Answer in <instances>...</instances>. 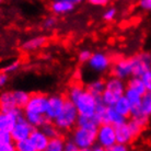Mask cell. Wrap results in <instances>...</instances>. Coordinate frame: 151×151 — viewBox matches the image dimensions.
I'll return each instance as SVG.
<instances>
[{"label":"cell","instance_id":"1","mask_svg":"<svg viewBox=\"0 0 151 151\" xmlns=\"http://www.w3.org/2000/svg\"><path fill=\"white\" fill-rule=\"evenodd\" d=\"M67 99L76 105L79 115L90 116L94 114L100 98L93 95L88 89H83L80 86H72L68 90Z\"/></svg>","mask_w":151,"mask_h":151},{"label":"cell","instance_id":"2","mask_svg":"<svg viewBox=\"0 0 151 151\" xmlns=\"http://www.w3.org/2000/svg\"><path fill=\"white\" fill-rule=\"evenodd\" d=\"M78 117H79V113L76 105L67 99L61 112L53 122L60 132H67L77 126Z\"/></svg>","mask_w":151,"mask_h":151},{"label":"cell","instance_id":"3","mask_svg":"<svg viewBox=\"0 0 151 151\" xmlns=\"http://www.w3.org/2000/svg\"><path fill=\"white\" fill-rule=\"evenodd\" d=\"M98 128H83L76 126L71 140L79 149H91L96 142Z\"/></svg>","mask_w":151,"mask_h":151},{"label":"cell","instance_id":"4","mask_svg":"<svg viewBox=\"0 0 151 151\" xmlns=\"http://www.w3.org/2000/svg\"><path fill=\"white\" fill-rule=\"evenodd\" d=\"M96 142L99 146L109 149L111 146L116 144V132H115V126L111 124L99 125L98 134H96Z\"/></svg>","mask_w":151,"mask_h":151},{"label":"cell","instance_id":"5","mask_svg":"<svg viewBox=\"0 0 151 151\" xmlns=\"http://www.w3.org/2000/svg\"><path fill=\"white\" fill-rule=\"evenodd\" d=\"M132 65V76L141 77L147 71L151 70V54L140 53L134 57H130Z\"/></svg>","mask_w":151,"mask_h":151},{"label":"cell","instance_id":"6","mask_svg":"<svg viewBox=\"0 0 151 151\" xmlns=\"http://www.w3.org/2000/svg\"><path fill=\"white\" fill-rule=\"evenodd\" d=\"M47 101L48 96L42 94V93H35L32 94L27 101L25 107L23 109V112L25 113H37L45 115L46 107H47Z\"/></svg>","mask_w":151,"mask_h":151},{"label":"cell","instance_id":"7","mask_svg":"<svg viewBox=\"0 0 151 151\" xmlns=\"http://www.w3.org/2000/svg\"><path fill=\"white\" fill-rule=\"evenodd\" d=\"M35 127H33L32 125L27 121V118L24 116L20 117L14 124L13 128L11 129V136L13 141H20L23 139H29L31 136L32 132L34 130Z\"/></svg>","mask_w":151,"mask_h":151},{"label":"cell","instance_id":"8","mask_svg":"<svg viewBox=\"0 0 151 151\" xmlns=\"http://www.w3.org/2000/svg\"><path fill=\"white\" fill-rule=\"evenodd\" d=\"M67 99H65L63 95L59 94H54L48 96V101H47V107H46V117L47 119L53 122L56 118L59 113L61 112L63 107L65 105Z\"/></svg>","mask_w":151,"mask_h":151},{"label":"cell","instance_id":"9","mask_svg":"<svg viewBox=\"0 0 151 151\" xmlns=\"http://www.w3.org/2000/svg\"><path fill=\"white\" fill-rule=\"evenodd\" d=\"M89 68L94 72H104L111 67V58L104 53H92L87 63Z\"/></svg>","mask_w":151,"mask_h":151},{"label":"cell","instance_id":"10","mask_svg":"<svg viewBox=\"0 0 151 151\" xmlns=\"http://www.w3.org/2000/svg\"><path fill=\"white\" fill-rule=\"evenodd\" d=\"M112 76L119 79H129L132 76V65L130 58H121L113 65Z\"/></svg>","mask_w":151,"mask_h":151},{"label":"cell","instance_id":"11","mask_svg":"<svg viewBox=\"0 0 151 151\" xmlns=\"http://www.w3.org/2000/svg\"><path fill=\"white\" fill-rule=\"evenodd\" d=\"M22 116H24V113L21 109H17L12 112H1L0 111V130L11 132L17 121Z\"/></svg>","mask_w":151,"mask_h":151},{"label":"cell","instance_id":"12","mask_svg":"<svg viewBox=\"0 0 151 151\" xmlns=\"http://www.w3.org/2000/svg\"><path fill=\"white\" fill-rule=\"evenodd\" d=\"M29 139L34 146L36 151H45L49 141V138L41 128H34Z\"/></svg>","mask_w":151,"mask_h":151},{"label":"cell","instance_id":"13","mask_svg":"<svg viewBox=\"0 0 151 151\" xmlns=\"http://www.w3.org/2000/svg\"><path fill=\"white\" fill-rule=\"evenodd\" d=\"M126 88H127V84L125 83L124 80L119 79L117 77H114V76H112L110 79H107L105 81V90L110 91L117 96L124 95Z\"/></svg>","mask_w":151,"mask_h":151},{"label":"cell","instance_id":"14","mask_svg":"<svg viewBox=\"0 0 151 151\" xmlns=\"http://www.w3.org/2000/svg\"><path fill=\"white\" fill-rule=\"evenodd\" d=\"M115 132H116V141L119 144L128 145L135 139L127 122L115 126Z\"/></svg>","mask_w":151,"mask_h":151},{"label":"cell","instance_id":"15","mask_svg":"<svg viewBox=\"0 0 151 151\" xmlns=\"http://www.w3.org/2000/svg\"><path fill=\"white\" fill-rule=\"evenodd\" d=\"M19 109L15 102L13 91H4L0 94V111L1 112H12Z\"/></svg>","mask_w":151,"mask_h":151},{"label":"cell","instance_id":"16","mask_svg":"<svg viewBox=\"0 0 151 151\" xmlns=\"http://www.w3.org/2000/svg\"><path fill=\"white\" fill-rule=\"evenodd\" d=\"M76 4L69 2L67 0H53L52 4L49 6L50 11L56 15L67 14L69 12L73 11Z\"/></svg>","mask_w":151,"mask_h":151},{"label":"cell","instance_id":"17","mask_svg":"<svg viewBox=\"0 0 151 151\" xmlns=\"http://www.w3.org/2000/svg\"><path fill=\"white\" fill-rule=\"evenodd\" d=\"M46 43H47V38L45 36H35L24 42L21 45V48L25 52H34L45 46Z\"/></svg>","mask_w":151,"mask_h":151},{"label":"cell","instance_id":"18","mask_svg":"<svg viewBox=\"0 0 151 151\" xmlns=\"http://www.w3.org/2000/svg\"><path fill=\"white\" fill-rule=\"evenodd\" d=\"M125 122H127V118L118 113V112L114 109V106H107L104 123L111 124V125H113V126H117V125H121V124H123V123H125Z\"/></svg>","mask_w":151,"mask_h":151},{"label":"cell","instance_id":"19","mask_svg":"<svg viewBox=\"0 0 151 151\" xmlns=\"http://www.w3.org/2000/svg\"><path fill=\"white\" fill-rule=\"evenodd\" d=\"M114 109L118 112V113L126 117L128 119L130 117V113H132V104L129 102L127 98L125 95H122L117 99V101L114 104Z\"/></svg>","mask_w":151,"mask_h":151},{"label":"cell","instance_id":"20","mask_svg":"<svg viewBox=\"0 0 151 151\" xmlns=\"http://www.w3.org/2000/svg\"><path fill=\"white\" fill-rule=\"evenodd\" d=\"M24 113V117L27 118V121L30 123L33 127L35 128H41L44 124H46L47 122H50L47 119L46 115H43V114H37V113Z\"/></svg>","mask_w":151,"mask_h":151},{"label":"cell","instance_id":"21","mask_svg":"<svg viewBox=\"0 0 151 151\" xmlns=\"http://www.w3.org/2000/svg\"><path fill=\"white\" fill-rule=\"evenodd\" d=\"M126 84H127V88H130L132 90L137 91V92L140 93L141 95H144L145 93L147 92V89L145 87L144 81H142V79H141L140 77L132 76V78H129Z\"/></svg>","mask_w":151,"mask_h":151},{"label":"cell","instance_id":"22","mask_svg":"<svg viewBox=\"0 0 151 151\" xmlns=\"http://www.w3.org/2000/svg\"><path fill=\"white\" fill-rule=\"evenodd\" d=\"M88 90L90 91L93 95H95L96 98H100L102 93L105 90V81L102 79H96L91 81L89 84H88Z\"/></svg>","mask_w":151,"mask_h":151},{"label":"cell","instance_id":"23","mask_svg":"<svg viewBox=\"0 0 151 151\" xmlns=\"http://www.w3.org/2000/svg\"><path fill=\"white\" fill-rule=\"evenodd\" d=\"M65 148H66V141L59 135V136H56L49 139L45 151H64Z\"/></svg>","mask_w":151,"mask_h":151},{"label":"cell","instance_id":"24","mask_svg":"<svg viewBox=\"0 0 151 151\" xmlns=\"http://www.w3.org/2000/svg\"><path fill=\"white\" fill-rule=\"evenodd\" d=\"M78 127H83V128H98L99 123L94 118L93 115L86 116V115H79L78 122H77Z\"/></svg>","mask_w":151,"mask_h":151},{"label":"cell","instance_id":"25","mask_svg":"<svg viewBox=\"0 0 151 151\" xmlns=\"http://www.w3.org/2000/svg\"><path fill=\"white\" fill-rule=\"evenodd\" d=\"M13 94H14V98H15V102H17V105L19 109L23 110L25 105H27V101H29V99H30L31 94H29L27 92L25 91H22V90H15L13 91Z\"/></svg>","mask_w":151,"mask_h":151},{"label":"cell","instance_id":"26","mask_svg":"<svg viewBox=\"0 0 151 151\" xmlns=\"http://www.w3.org/2000/svg\"><path fill=\"white\" fill-rule=\"evenodd\" d=\"M106 110H107V106H106L105 104H104V103L99 99V102H98V104H96V107H95L94 114H93V116H94V118L99 123V125H101V124L104 123Z\"/></svg>","mask_w":151,"mask_h":151},{"label":"cell","instance_id":"27","mask_svg":"<svg viewBox=\"0 0 151 151\" xmlns=\"http://www.w3.org/2000/svg\"><path fill=\"white\" fill-rule=\"evenodd\" d=\"M141 111L144 112L145 115L148 117L151 115V92L147 91L142 96H141V102H140Z\"/></svg>","mask_w":151,"mask_h":151},{"label":"cell","instance_id":"28","mask_svg":"<svg viewBox=\"0 0 151 151\" xmlns=\"http://www.w3.org/2000/svg\"><path fill=\"white\" fill-rule=\"evenodd\" d=\"M41 129L45 132L46 136L48 137L49 139L60 135V130L57 128V126L54 124V122L53 123H52V122H47L46 124H44L43 126H42Z\"/></svg>","mask_w":151,"mask_h":151},{"label":"cell","instance_id":"29","mask_svg":"<svg viewBox=\"0 0 151 151\" xmlns=\"http://www.w3.org/2000/svg\"><path fill=\"white\" fill-rule=\"evenodd\" d=\"M124 95L127 98V100H128L129 102H130L132 106L138 105V104H140V102H141V96H142V95L140 94V93H138L137 91L130 89V88H126V91H125Z\"/></svg>","mask_w":151,"mask_h":151},{"label":"cell","instance_id":"30","mask_svg":"<svg viewBox=\"0 0 151 151\" xmlns=\"http://www.w3.org/2000/svg\"><path fill=\"white\" fill-rule=\"evenodd\" d=\"M118 98H119V96L115 95L114 93L110 92V91L104 90L102 95L100 96V100H101L106 106H114V104H115V102L117 101V99Z\"/></svg>","mask_w":151,"mask_h":151},{"label":"cell","instance_id":"31","mask_svg":"<svg viewBox=\"0 0 151 151\" xmlns=\"http://www.w3.org/2000/svg\"><path fill=\"white\" fill-rule=\"evenodd\" d=\"M15 151H36L34 146L32 145L30 139H23L20 141H15Z\"/></svg>","mask_w":151,"mask_h":151},{"label":"cell","instance_id":"32","mask_svg":"<svg viewBox=\"0 0 151 151\" xmlns=\"http://www.w3.org/2000/svg\"><path fill=\"white\" fill-rule=\"evenodd\" d=\"M127 124H128L129 128H130V130H132V135H134L135 138L139 136L140 132H142V129H144V127H142L138 122H136L135 119H132V118L127 119Z\"/></svg>","mask_w":151,"mask_h":151},{"label":"cell","instance_id":"33","mask_svg":"<svg viewBox=\"0 0 151 151\" xmlns=\"http://www.w3.org/2000/svg\"><path fill=\"white\" fill-rule=\"evenodd\" d=\"M57 24V19L54 17V15H50V17H47L46 19H44L43 21V27L45 30H50L53 27H56Z\"/></svg>","mask_w":151,"mask_h":151},{"label":"cell","instance_id":"34","mask_svg":"<svg viewBox=\"0 0 151 151\" xmlns=\"http://www.w3.org/2000/svg\"><path fill=\"white\" fill-rule=\"evenodd\" d=\"M116 14H117V10L115 8H109L107 10H106L104 13H103V19L107 21V22H111V21H113L115 18H116Z\"/></svg>","mask_w":151,"mask_h":151},{"label":"cell","instance_id":"35","mask_svg":"<svg viewBox=\"0 0 151 151\" xmlns=\"http://www.w3.org/2000/svg\"><path fill=\"white\" fill-rule=\"evenodd\" d=\"M20 61L17 60V61H12V63H10L9 65H7L6 67L4 68V70L2 71L6 72V73H12V72H15L18 69L20 68Z\"/></svg>","mask_w":151,"mask_h":151},{"label":"cell","instance_id":"36","mask_svg":"<svg viewBox=\"0 0 151 151\" xmlns=\"http://www.w3.org/2000/svg\"><path fill=\"white\" fill-rule=\"evenodd\" d=\"M91 55H92V53H91L89 49H83V50H81L79 53V55H78V59H79L80 63L84 64V63L89 61Z\"/></svg>","mask_w":151,"mask_h":151},{"label":"cell","instance_id":"37","mask_svg":"<svg viewBox=\"0 0 151 151\" xmlns=\"http://www.w3.org/2000/svg\"><path fill=\"white\" fill-rule=\"evenodd\" d=\"M140 78L144 81L145 87H146L147 91H150L151 92V70H149V71H147L146 73H144Z\"/></svg>","mask_w":151,"mask_h":151},{"label":"cell","instance_id":"38","mask_svg":"<svg viewBox=\"0 0 151 151\" xmlns=\"http://www.w3.org/2000/svg\"><path fill=\"white\" fill-rule=\"evenodd\" d=\"M0 141L1 142H14L12 139L11 132L7 130H0Z\"/></svg>","mask_w":151,"mask_h":151},{"label":"cell","instance_id":"39","mask_svg":"<svg viewBox=\"0 0 151 151\" xmlns=\"http://www.w3.org/2000/svg\"><path fill=\"white\" fill-rule=\"evenodd\" d=\"M107 151H128V147H127V145L116 142V144H114L113 146H111V147L107 149Z\"/></svg>","mask_w":151,"mask_h":151},{"label":"cell","instance_id":"40","mask_svg":"<svg viewBox=\"0 0 151 151\" xmlns=\"http://www.w3.org/2000/svg\"><path fill=\"white\" fill-rule=\"evenodd\" d=\"M0 151H15L14 142H1L0 141Z\"/></svg>","mask_w":151,"mask_h":151},{"label":"cell","instance_id":"41","mask_svg":"<svg viewBox=\"0 0 151 151\" xmlns=\"http://www.w3.org/2000/svg\"><path fill=\"white\" fill-rule=\"evenodd\" d=\"M111 0H88V2L92 6H96V7H105L110 4Z\"/></svg>","mask_w":151,"mask_h":151},{"label":"cell","instance_id":"42","mask_svg":"<svg viewBox=\"0 0 151 151\" xmlns=\"http://www.w3.org/2000/svg\"><path fill=\"white\" fill-rule=\"evenodd\" d=\"M139 7L145 11H151V0H139Z\"/></svg>","mask_w":151,"mask_h":151},{"label":"cell","instance_id":"43","mask_svg":"<svg viewBox=\"0 0 151 151\" xmlns=\"http://www.w3.org/2000/svg\"><path fill=\"white\" fill-rule=\"evenodd\" d=\"M7 82H8V73L1 71L0 72V88L4 87Z\"/></svg>","mask_w":151,"mask_h":151},{"label":"cell","instance_id":"44","mask_svg":"<svg viewBox=\"0 0 151 151\" xmlns=\"http://www.w3.org/2000/svg\"><path fill=\"white\" fill-rule=\"evenodd\" d=\"M91 151H107V149H105V148L101 147V146H93V147L91 148Z\"/></svg>","mask_w":151,"mask_h":151},{"label":"cell","instance_id":"45","mask_svg":"<svg viewBox=\"0 0 151 151\" xmlns=\"http://www.w3.org/2000/svg\"><path fill=\"white\" fill-rule=\"evenodd\" d=\"M69 2H71L73 4H82L83 1H86V0H67Z\"/></svg>","mask_w":151,"mask_h":151},{"label":"cell","instance_id":"46","mask_svg":"<svg viewBox=\"0 0 151 151\" xmlns=\"http://www.w3.org/2000/svg\"><path fill=\"white\" fill-rule=\"evenodd\" d=\"M78 151H91V149H79Z\"/></svg>","mask_w":151,"mask_h":151},{"label":"cell","instance_id":"47","mask_svg":"<svg viewBox=\"0 0 151 151\" xmlns=\"http://www.w3.org/2000/svg\"><path fill=\"white\" fill-rule=\"evenodd\" d=\"M64 151H70V150H68V149H65V150Z\"/></svg>","mask_w":151,"mask_h":151},{"label":"cell","instance_id":"48","mask_svg":"<svg viewBox=\"0 0 151 151\" xmlns=\"http://www.w3.org/2000/svg\"><path fill=\"white\" fill-rule=\"evenodd\" d=\"M1 2H2V0H0V4H1Z\"/></svg>","mask_w":151,"mask_h":151}]
</instances>
